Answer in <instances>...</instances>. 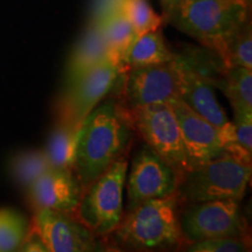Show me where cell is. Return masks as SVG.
<instances>
[{"mask_svg":"<svg viewBox=\"0 0 252 252\" xmlns=\"http://www.w3.org/2000/svg\"><path fill=\"white\" fill-rule=\"evenodd\" d=\"M127 167L126 158L121 157L83 191L75 213L96 236L112 234L121 223Z\"/></svg>","mask_w":252,"mask_h":252,"instance_id":"obj_5","label":"cell"},{"mask_svg":"<svg viewBox=\"0 0 252 252\" xmlns=\"http://www.w3.org/2000/svg\"><path fill=\"white\" fill-rule=\"evenodd\" d=\"M26 220L15 210L0 209V252L15 251L26 237Z\"/></svg>","mask_w":252,"mask_h":252,"instance_id":"obj_22","label":"cell"},{"mask_svg":"<svg viewBox=\"0 0 252 252\" xmlns=\"http://www.w3.org/2000/svg\"><path fill=\"white\" fill-rule=\"evenodd\" d=\"M241 1H243L244 4H247V5H249V2H250V0H241Z\"/></svg>","mask_w":252,"mask_h":252,"instance_id":"obj_28","label":"cell"},{"mask_svg":"<svg viewBox=\"0 0 252 252\" xmlns=\"http://www.w3.org/2000/svg\"><path fill=\"white\" fill-rule=\"evenodd\" d=\"M182 244L216 237H248V223L241 202L234 200L181 204Z\"/></svg>","mask_w":252,"mask_h":252,"instance_id":"obj_6","label":"cell"},{"mask_svg":"<svg viewBox=\"0 0 252 252\" xmlns=\"http://www.w3.org/2000/svg\"><path fill=\"white\" fill-rule=\"evenodd\" d=\"M42 239L48 252H88L99 250L96 235L69 213L53 209L35 210L28 228Z\"/></svg>","mask_w":252,"mask_h":252,"instance_id":"obj_10","label":"cell"},{"mask_svg":"<svg viewBox=\"0 0 252 252\" xmlns=\"http://www.w3.org/2000/svg\"><path fill=\"white\" fill-rule=\"evenodd\" d=\"M176 0H162V5L165 4H169V2H174Z\"/></svg>","mask_w":252,"mask_h":252,"instance_id":"obj_27","label":"cell"},{"mask_svg":"<svg viewBox=\"0 0 252 252\" xmlns=\"http://www.w3.org/2000/svg\"><path fill=\"white\" fill-rule=\"evenodd\" d=\"M232 125L239 149L252 157V111L234 112Z\"/></svg>","mask_w":252,"mask_h":252,"instance_id":"obj_25","label":"cell"},{"mask_svg":"<svg viewBox=\"0 0 252 252\" xmlns=\"http://www.w3.org/2000/svg\"><path fill=\"white\" fill-rule=\"evenodd\" d=\"M180 207L176 193L138 204L123 215L121 223L112 231L113 241L119 247L135 251L179 247L182 244Z\"/></svg>","mask_w":252,"mask_h":252,"instance_id":"obj_3","label":"cell"},{"mask_svg":"<svg viewBox=\"0 0 252 252\" xmlns=\"http://www.w3.org/2000/svg\"><path fill=\"white\" fill-rule=\"evenodd\" d=\"M126 0H93L90 11L91 23H99L110 15L123 12Z\"/></svg>","mask_w":252,"mask_h":252,"instance_id":"obj_26","label":"cell"},{"mask_svg":"<svg viewBox=\"0 0 252 252\" xmlns=\"http://www.w3.org/2000/svg\"><path fill=\"white\" fill-rule=\"evenodd\" d=\"M32 206L72 214L80 203L83 187L72 169L50 168L27 188Z\"/></svg>","mask_w":252,"mask_h":252,"instance_id":"obj_14","label":"cell"},{"mask_svg":"<svg viewBox=\"0 0 252 252\" xmlns=\"http://www.w3.org/2000/svg\"><path fill=\"white\" fill-rule=\"evenodd\" d=\"M134 131L179 174L190 171L179 123L168 103L128 109Z\"/></svg>","mask_w":252,"mask_h":252,"instance_id":"obj_7","label":"cell"},{"mask_svg":"<svg viewBox=\"0 0 252 252\" xmlns=\"http://www.w3.org/2000/svg\"><path fill=\"white\" fill-rule=\"evenodd\" d=\"M251 180V163L225 154L181 175L176 194L180 204L234 200L241 202Z\"/></svg>","mask_w":252,"mask_h":252,"instance_id":"obj_4","label":"cell"},{"mask_svg":"<svg viewBox=\"0 0 252 252\" xmlns=\"http://www.w3.org/2000/svg\"><path fill=\"white\" fill-rule=\"evenodd\" d=\"M109 59L117 60L112 55L98 25L89 21L87 30L72 48L68 59L64 72V86L76 81Z\"/></svg>","mask_w":252,"mask_h":252,"instance_id":"obj_15","label":"cell"},{"mask_svg":"<svg viewBox=\"0 0 252 252\" xmlns=\"http://www.w3.org/2000/svg\"><path fill=\"white\" fill-rule=\"evenodd\" d=\"M50 167L52 166L45 151L36 150L19 153L11 162L12 175L19 185L26 189Z\"/></svg>","mask_w":252,"mask_h":252,"instance_id":"obj_21","label":"cell"},{"mask_svg":"<svg viewBox=\"0 0 252 252\" xmlns=\"http://www.w3.org/2000/svg\"><path fill=\"white\" fill-rule=\"evenodd\" d=\"M175 68L179 98L216 127L222 128L228 124L229 119L216 98L209 78L195 67L187 55L176 54Z\"/></svg>","mask_w":252,"mask_h":252,"instance_id":"obj_13","label":"cell"},{"mask_svg":"<svg viewBox=\"0 0 252 252\" xmlns=\"http://www.w3.org/2000/svg\"><path fill=\"white\" fill-rule=\"evenodd\" d=\"M94 24L99 26L112 55L121 61L126 49L137 36L130 20L124 12H118Z\"/></svg>","mask_w":252,"mask_h":252,"instance_id":"obj_20","label":"cell"},{"mask_svg":"<svg viewBox=\"0 0 252 252\" xmlns=\"http://www.w3.org/2000/svg\"><path fill=\"white\" fill-rule=\"evenodd\" d=\"M123 12L130 20L137 35L161 27L165 20L153 11L149 0H126Z\"/></svg>","mask_w":252,"mask_h":252,"instance_id":"obj_23","label":"cell"},{"mask_svg":"<svg viewBox=\"0 0 252 252\" xmlns=\"http://www.w3.org/2000/svg\"><path fill=\"white\" fill-rule=\"evenodd\" d=\"M78 130L80 127L64 123H59L53 130L45 151L50 166L54 168L72 169L76 154Z\"/></svg>","mask_w":252,"mask_h":252,"instance_id":"obj_18","label":"cell"},{"mask_svg":"<svg viewBox=\"0 0 252 252\" xmlns=\"http://www.w3.org/2000/svg\"><path fill=\"white\" fill-rule=\"evenodd\" d=\"M216 53L224 67L252 69V32L250 21H247L231 36H229Z\"/></svg>","mask_w":252,"mask_h":252,"instance_id":"obj_19","label":"cell"},{"mask_svg":"<svg viewBox=\"0 0 252 252\" xmlns=\"http://www.w3.org/2000/svg\"><path fill=\"white\" fill-rule=\"evenodd\" d=\"M175 55V53L167 47L162 36L161 27H159L135 36L123 55L121 63L123 69L126 70L132 67L173 61Z\"/></svg>","mask_w":252,"mask_h":252,"instance_id":"obj_16","label":"cell"},{"mask_svg":"<svg viewBox=\"0 0 252 252\" xmlns=\"http://www.w3.org/2000/svg\"><path fill=\"white\" fill-rule=\"evenodd\" d=\"M210 82L228 97L234 112L252 111V69L223 67L219 77Z\"/></svg>","mask_w":252,"mask_h":252,"instance_id":"obj_17","label":"cell"},{"mask_svg":"<svg viewBox=\"0 0 252 252\" xmlns=\"http://www.w3.org/2000/svg\"><path fill=\"white\" fill-rule=\"evenodd\" d=\"M191 252H245L250 250V237H216L184 244Z\"/></svg>","mask_w":252,"mask_h":252,"instance_id":"obj_24","label":"cell"},{"mask_svg":"<svg viewBox=\"0 0 252 252\" xmlns=\"http://www.w3.org/2000/svg\"><path fill=\"white\" fill-rule=\"evenodd\" d=\"M134 133L130 110L118 99H105L82 122L72 171L83 190L124 156Z\"/></svg>","mask_w":252,"mask_h":252,"instance_id":"obj_1","label":"cell"},{"mask_svg":"<svg viewBox=\"0 0 252 252\" xmlns=\"http://www.w3.org/2000/svg\"><path fill=\"white\" fill-rule=\"evenodd\" d=\"M127 176V210L153 198L175 194L181 175L144 144L134 154Z\"/></svg>","mask_w":252,"mask_h":252,"instance_id":"obj_9","label":"cell"},{"mask_svg":"<svg viewBox=\"0 0 252 252\" xmlns=\"http://www.w3.org/2000/svg\"><path fill=\"white\" fill-rule=\"evenodd\" d=\"M125 72L121 61L109 59L64 86L59 98V122L80 127L84 118L108 96Z\"/></svg>","mask_w":252,"mask_h":252,"instance_id":"obj_8","label":"cell"},{"mask_svg":"<svg viewBox=\"0 0 252 252\" xmlns=\"http://www.w3.org/2000/svg\"><path fill=\"white\" fill-rule=\"evenodd\" d=\"M168 104L180 126L190 169L229 153L220 128L197 115L179 97Z\"/></svg>","mask_w":252,"mask_h":252,"instance_id":"obj_11","label":"cell"},{"mask_svg":"<svg viewBox=\"0 0 252 252\" xmlns=\"http://www.w3.org/2000/svg\"><path fill=\"white\" fill-rule=\"evenodd\" d=\"M174 97H178L175 59L159 64L126 69L124 98L127 109L168 103Z\"/></svg>","mask_w":252,"mask_h":252,"instance_id":"obj_12","label":"cell"},{"mask_svg":"<svg viewBox=\"0 0 252 252\" xmlns=\"http://www.w3.org/2000/svg\"><path fill=\"white\" fill-rule=\"evenodd\" d=\"M162 6L165 20L215 53L249 21L241 0H176Z\"/></svg>","mask_w":252,"mask_h":252,"instance_id":"obj_2","label":"cell"}]
</instances>
